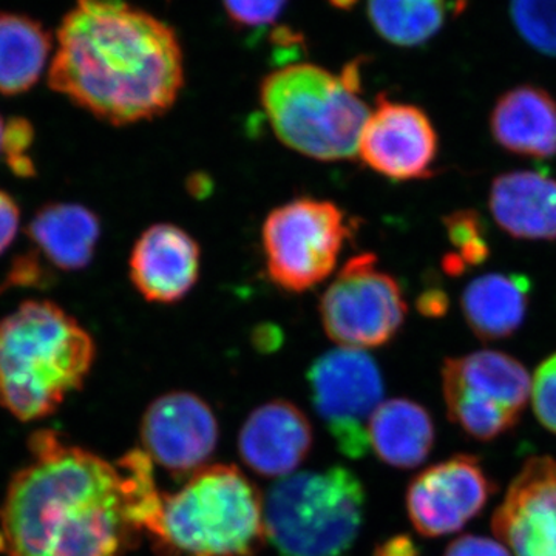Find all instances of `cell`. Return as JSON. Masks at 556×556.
I'll use <instances>...</instances> for the list:
<instances>
[{"mask_svg": "<svg viewBox=\"0 0 556 556\" xmlns=\"http://www.w3.org/2000/svg\"><path fill=\"white\" fill-rule=\"evenodd\" d=\"M311 399L340 453L351 459L367 456L368 426L383 399L378 364L367 351L336 348L311 365Z\"/></svg>", "mask_w": 556, "mask_h": 556, "instance_id": "10", "label": "cell"}, {"mask_svg": "<svg viewBox=\"0 0 556 556\" xmlns=\"http://www.w3.org/2000/svg\"><path fill=\"white\" fill-rule=\"evenodd\" d=\"M405 316L401 285L379 268L375 254L348 260L320 300L321 327L328 338L353 350L387 345Z\"/></svg>", "mask_w": 556, "mask_h": 556, "instance_id": "9", "label": "cell"}, {"mask_svg": "<svg viewBox=\"0 0 556 556\" xmlns=\"http://www.w3.org/2000/svg\"><path fill=\"white\" fill-rule=\"evenodd\" d=\"M141 441L150 459L164 470L177 477L193 475L217 448V417L203 399L174 391L146 409Z\"/></svg>", "mask_w": 556, "mask_h": 556, "instance_id": "13", "label": "cell"}, {"mask_svg": "<svg viewBox=\"0 0 556 556\" xmlns=\"http://www.w3.org/2000/svg\"><path fill=\"white\" fill-rule=\"evenodd\" d=\"M444 556H510V552L489 538L466 535L453 541Z\"/></svg>", "mask_w": 556, "mask_h": 556, "instance_id": "30", "label": "cell"}, {"mask_svg": "<svg viewBox=\"0 0 556 556\" xmlns=\"http://www.w3.org/2000/svg\"><path fill=\"white\" fill-rule=\"evenodd\" d=\"M50 87L112 126L160 118L185 86L177 33L126 0H78L62 21Z\"/></svg>", "mask_w": 556, "mask_h": 556, "instance_id": "2", "label": "cell"}, {"mask_svg": "<svg viewBox=\"0 0 556 556\" xmlns=\"http://www.w3.org/2000/svg\"><path fill=\"white\" fill-rule=\"evenodd\" d=\"M148 535L160 556H257L266 541L263 497L239 468L204 467L163 495Z\"/></svg>", "mask_w": 556, "mask_h": 556, "instance_id": "4", "label": "cell"}, {"mask_svg": "<svg viewBox=\"0 0 556 556\" xmlns=\"http://www.w3.org/2000/svg\"><path fill=\"white\" fill-rule=\"evenodd\" d=\"M424 313L430 314V316H438V314L444 313L445 309V295L442 292H430L422 298Z\"/></svg>", "mask_w": 556, "mask_h": 556, "instance_id": "33", "label": "cell"}, {"mask_svg": "<svg viewBox=\"0 0 556 556\" xmlns=\"http://www.w3.org/2000/svg\"><path fill=\"white\" fill-rule=\"evenodd\" d=\"M369 445L388 466L419 467L434 444V426L426 408L408 399H391L376 409L368 426Z\"/></svg>", "mask_w": 556, "mask_h": 556, "instance_id": "21", "label": "cell"}, {"mask_svg": "<svg viewBox=\"0 0 556 556\" xmlns=\"http://www.w3.org/2000/svg\"><path fill=\"white\" fill-rule=\"evenodd\" d=\"M21 212L16 201L0 190V255L10 248L20 230Z\"/></svg>", "mask_w": 556, "mask_h": 556, "instance_id": "31", "label": "cell"}, {"mask_svg": "<svg viewBox=\"0 0 556 556\" xmlns=\"http://www.w3.org/2000/svg\"><path fill=\"white\" fill-rule=\"evenodd\" d=\"M35 139L33 126L24 118H13L3 127L2 152L14 175L30 178L36 174L35 164L28 155Z\"/></svg>", "mask_w": 556, "mask_h": 556, "instance_id": "26", "label": "cell"}, {"mask_svg": "<svg viewBox=\"0 0 556 556\" xmlns=\"http://www.w3.org/2000/svg\"><path fill=\"white\" fill-rule=\"evenodd\" d=\"M364 514V485L342 466L289 475L263 500L266 540L281 556L348 554Z\"/></svg>", "mask_w": 556, "mask_h": 556, "instance_id": "6", "label": "cell"}, {"mask_svg": "<svg viewBox=\"0 0 556 556\" xmlns=\"http://www.w3.org/2000/svg\"><path fill=\"white\" fill-rule=\"evenodd\" d=\"M495 492L475 456L459 455L427 468L408 486L409 519L424 536L459 532Z\"/></svg>", "mask_w": 556, "mask_h": 556, "instance_id": "12", "label": "cell"}, {"mask_svg": "<svg viewBox=\"0 0 556 556\" xmlns=\"http://www.w3.org/2000/svg\"><path fill=\"white\" fill-rule=\"evenodd\" d=\"M530 280L519 274H486L475 278L463 294L468 327L482 340L510 338L525 321Z\"/></svg>", "mask_w": 556, "mask_h": 556, "instance_id": "20", "label": "cell"}, {"mask_svg": "<svg viewBox=\"0 0 556 556\" xmlns=\"http://www.w3.org/2000/svg\"><path fill=\"white\" fill-rule=\"evenodd\" d=\"M515 556H556V459L530 457L492 521Z\"/></svg>", "mask_w": 556, "mask_h": 556, "instance_id": "14", "label": "cell"}, {"mask_svg": "<svg viewBox=\"0 0 556 556\" xmlns=\"http://www.w3.org/2000/svg\"><path fill=\"white\" fill-rule=\"evenodd\" d=\"M129 268L131 283L142 298L172 305L185 299L199 281L200 244L179 226L159 223L139 236Z\"/></svg>", "mask_w": 556, "mask_h": 556, "instance_id": "15", "label": "cell"}, {"mask_svg": "<svg viewBox=\"0 0 556 556\" xmlns=\"http://www.w3.org/2000/svg\"><path fill=\"white\" fill-rule=\"evenodd\" d=\"M501 148L532 159L556 155V101L546 90L519 86L497 100L490 116Z\"/></svg>", "mask_w": 556, "mask_h": 556, "instance_id": "19", "label": "cell"}, {"mask_svg": "<svg viewBox=\"0 0 556 556\" xmlns=\"http://www.w3.org/2000/svg\"><path fill=\"white\" fill-rule=\"evenodd\" d=\"M97 345L50 300H28L0 320V405L22 420L46 419L83 388Z\"/></svg>", "mask_w": 556, "mask_h": 556, "instance_id": "3", "label": "cell"}, {"mask_svg": "<svg viewBox=\"0 0 556 556\" xmlns=\"http://www.w3.org/2000/svg\"><path fill=\"white\" fill-rule=\"evenodd\" d=\"M375 30L397 47H417L437 36L447 16L445 0H368Z\"/></svg>", "mask_w": 556, "mask_h": 556, "instance_id": "23", "label": "cell"}, {"mask_svg": "<svg viewBox=\"0 0 556 556\" xmlns=\"http://www.w3.org/2000/svg\"><path fill=\"white\" fill-rule=\"evenodd\" d=\"M490 212L515 239L556 240V179L544 172L519 170L493 181Z\"/></svg>", "mask_w": 556, "mask_h": 556, "instance_id": "18", "label": "cell"}, {"mask_svg": "<svg viewBox=\"0 0 556 556\" xmlns=\"http://www.w3.org/2000/svg\"><path fill=\"white\" fill-rule=\"evenodd\" d=\"M31 252L54 274L75 273L93 260L101 237L98 215L75 203L40 207L27 228Z\"/></svg>", "mask_w": 556, "mask_h": 556, "instance_id": "17", "label": "cell"}, {"mask_svg": "<svg viewBox=\"0 0 556 556\" xmlns=\"http://www.w3.org/2000/svg\"><path fill=\"white\" fill-rule=\"evenodd\" d=\"M260 102L276 137L317 161L357 156L371 109L361 97L358 72L336 75L308 62L274 70L260 87Z\"/></svg>", "mask_w": 556, "mask_h": 556, "instance_id": "5", "label": "cell"}, {"mask_svg": "<svg viewBox=\"0 0 556 556\" xmlns=\"http://www.w3.org/2000/svg\"><path fill=\"white\" fill-rule=\"evenodd\" d=\"M438 152V134L427 113L386 97L369 113L357 148L365 166L394 181L430 177Z\"/></svg>", "mask_w": 556, "mask_h": 556, "instance_id": "11", "label": "cell"}, {"mask_svg": "<svg viewBox=\"0 0 556 556\" xmlns=\"http://www.w3.org/2000/svg\"><path fill=\"white\" fill-rule=\"evenodd\" d=\"M442 386L450 419L470 437L490 441L518 422L532 380L517 358L485 350L447 358Z\"/></svg>", "mask_w": 556, "mask_h": 556, "instance_id": "8", "label": "cell"}, {"mask_svg": "<svg viewBox=\"0 0 556 556\" xmlns=\"http://www.w3.org/2000/svg\"><path fill=\"white\" fill-rule=\"evenodd\" d=\"M375 556H419V548L413 543L412 538L394 536L376 548Z\"/></svg>", "mask_w": 556, "mask_h": 556, "instance_id": "32", "label": "cell"}, {"mask_svg": "<svg viewBox=\"0 0 556 556\" xmlns=\"http://www.w3.org/2000/svg\"><path fill=\"white\" fill-rule=\"evenodd\" d=\"M445 230L455 252L445 257L444 268L460 274L471 266L481 265L490 254L486 230L481 215L475 211L453 212L445 218Z\"/></svg>", "mask_w": 556, "mask_h": 556, "instance_id": "24", "label": "cell"}, {"mask_svg": "<svg viewBox=\"0 0 556 556\" xmlns=\"http://www.w3.org/2000/svg\"><path fill=\"white\" fill-rule=\"evenodd\" d=\"M54 281H56V274L47 268L30 251L13 260L5 280L0 285V292L11 288L47 289Z\"/></svg>", "mask_w": 556, "mask_h": 556, "instance_id": "29", "label": "cell"}, {"mask_svg": "<svg viewBox=\"0 0 556 556\" xmlns=\"http://www.w3.org/2000/svg\"><path fill=\"white\" fill-rule=\"evenodd\" d=\"M288 0H223L226 13L240 27L260 28L274 24Z\"/></svg>", "mask_w": 556, "mask_h": 556, "instance_id": "28", "label": "cell"}, {"mask_svg": "<svg viewBox=\"0 0 556 556\" xmlns=\"http://www.w3.org/2000/svg\"><path fill=\"white\" fill-rule=\"evenodd\" d=\"M350 236L345 214L328 200L288 201L262 228L266 270L283 291L305 292L328 280Z\"/></svg>", "mask_w": 556, "mask_h": 556, "instance_id": "7", "label": "cell"}, {"mask_svg": "<svg viewBox=\"0 0 556 556\" xmlns=\"http://www.w3.org/2000/svg\"><path fill=\"white\" fill-rule=\"evenodd\" d=\"M532 399L538 420L556 434V354L536 369Z\"/></svg>", "mask_w": 556, "mask_h": 556, "instance_id": "27", "label": "cell"}, {"mask_svg": "<svg viewBox=\"0 0 556 556\" xmlns=\"http://www.w3.org/2000/svg\"><path fill=\"white\" fill-rule=\"evenodd\" d=\"M51 51L42 25L21 14L0 13V93L7 97L30 90Z\"/></svg>", "mask_w": 556, "mask_h": 556, "instance_id": "22", "label": "cell"}, {"mask_svg": "<svg viewBox=\"0 0 556 556\" xmlns=\"http://www.w3.org/2000/svg\"><path fill=\"white\" fill-rule=\"evenodd\" d=\"M510 16L532 49L556 56V0H510Z\"/></svg>", "mask_w": 556, "mask_h": 556, "instance_id": "25", "label": "cell"}, {"mask_svg": "<svg viewBox=\"0 0 556 556\" xmlns=\"http://www.w3.org/2000/svg\"><path fill=\"white\" fill-rule=\"evenodd\" d=\"M3 127H5V124H3L2 118H0V152H2Z\"/></svg>", "mask_w": 556, "mask_h": 556, "instance_id": "34", "label": "cell"}, {"mask_svg": "<svg viewBox=\"0 0 556 556\" xmlns=\"http://www.w3.org/2000/svg\"><path fill=\"white\" fill-rule=\"evenodd\" d=\"M314 434L308 417L291 402L277 399L255 408L241 427L239 452L263 477H289L309 455Z\"/></svg>", "mask_w": 556, "mask_h": 556, "instance_id": "16", "label": "cell"}, {"mask_svg": "<svg viewBox=\"0 0 556 556\" xmlns=\"http://www.w3.org/2000/svg\"><path fill=\"white\" fill-rule=\"evenodd\" d=\"M28 448L0 508L7 555L124 556L159 517L163 495L142 450L112 464L51 430L36 431Z\"/></svg>", "mask_w": 556, "mask_h": 556, "instance_id": "1", "label": "cell"}]
</instances>
